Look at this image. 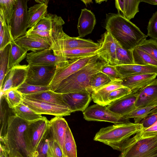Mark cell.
I'll use <instances>...</instances> for the list:
<instances>
[{
    "mask_svg": "<svg viewBox=\"0 0 157 157\" xmlns=\"http://www.w3.org/2000/svg\"><path fill=\"white\" fill-rule=\"evenodd\" d=\"M105 28L121 47L128 50H132L147 37L135 25L118 13L106 14Z\"/></svg>",
    "mask_w": 157,
    "mask_h": 157,
    "instance_id": "1",
    "label": "cell"
},
{
    "mask_svg": "<svg viewBox=\"0 0 157 157\" xmlns=\"http://www.w3.org/2000/svg\"><path fill=\"white\" fill-rule=\"evenodd\" d=\"M105 63L97 55L85 67L62 81L55 92L62 94L86 90L91 94V80Z\"/></svg>",
    "mask_w": 157,
    "mask_h": 157,
    "instance_id": "2",
    "label": "cell"
},
{
    "mask_svg": "<svg viewBox=\"0 0 157 157\" xmlns=\"http://www.w3.org/2000/svg\"><path fill=\"white\" fill-rule=\"evenodd\" d=\"M29 124V122L16 116L10 117L6 135L0 142L4 144L11 157H31L25 138Z\"/></svg>",
    "mask_w": 157,
    "mask_h": 157,
    "instance_id": "3",
    "label": "cell"
},
{
    "mask_svg": "<svg viewBox=\"0 0 157 157\" xmlns=\"http://www.w3.org/2000/svg\"><path fill=\"white\" fill-rule=\"evenodd\" d=\"M143 128L142 124L130 122L114 124L101 128L95 134L94 140L121 151L124 143L132 135Z\"/></svg>",
    "mask_w": 157,
    "mask_h": 157,
    "instance_id": "4",
    "label": "cell"
},
{
    "mask_svg": "<svg viewBox=\"0 0 157 157\" xmlns=\"http://www.w3.org/2000/svg\"><path fill=\"white\" fill-rule=\"evenodd\" d=\"M120 151L118 157H157V135L140 140L130 138Z\"/></svg>",
    "mask_w": 157,
    "mask_h": 157,
    "instance_id": "5",
    "label": "cell"
},
{
    "mask_svg": "<svg viewBox=\"0 0 157 157\" xmlns=\"http://www.w3.org/2000/svg\"><path fill=\"white\" fill-rule=\"evenodd\" d=\"M52 27L50 33L51 48L57 59L56 69L62 68L69 62L66 58L64 47V34L63 25L65 22L62 17L52 14Z\"/></svg>",
    "mask_w": 157,
    "mask_h": 157,
    "instance_id": "6",
    "label": "cell"
},
{
    "mask_svg": "<svg viewBox=\"0 0 157 157\" xmlns=\"http://www.w3.org/2000/svg\"><path fill=\"white\" fill-rule=\"evenodd\" d=\"M28 0H17L10 24L14 41L25 35L27 31Z\"/></svg>",
    "mask_w": 157,
    "mask_h": 157,
    "instance_id": "7",
    "label": "cell"
},
{
    "mask_svg": "<svg viewBox=\"0 0 157 157\" xmlns=\"http://www.w3.org/2000/svg\"><path fill=\"white\" fill-rule=\"evenodd\" d=\"M83 114L87 121L108 122L114 124L130 122L129 119L113 113L106 106L98 104L88 107Z\"/></svg>",
    "mask_w": 157,
    "mask_h": 157,
    "instance_id": "8",
    "label": "cell"
},
{
    "mask_svg": "<svg viewBox=\"0 0 157 157\" xmlns=\"http://www.w3.org/2000/svg\"><path fill=\"white\" fill-rule=\"evenodd\" d=\"M97 55L96 53L76 59L69 60V63L66 65L56 69L53 79L49 86L51 89L55 91L62 81L85 67Z\"/></svg>",
    "mask_w": 157,
    "mask_h": 157,
    "instance_id": "9",
    "label": "cell"
},
{
    "mask_svg": "<svg viewBox=\"0 0 157 157\" xmlns=\"http://www.w3.org/2000/svg\"><path fill=\"white\" fill-rule=\"evenodd\" d=\"M56 69L55 66H29L25 82L39 86H48Z\"/></svg>",
    "mask_w": 157,
    "mask_h": 157,
    "instance_id": "10",
    "label": "cell"
},
{
    "mask_svg": "<svg viewBox=\"0 0 157 157\" xmlns=\"http://www.w3.org/2000/svg\"><path fill=\"white\" fill-rule=\"evenodd\" d=\"M22 103L36 113L55 116L70 115L72 112L69 108L36 100L24 97Z\"/></svg>",
    "mask_w": 157,
    "mask_h": 157,
    "instance_id": "11",
    "label": "cell"
},
{
    "mask_svg": "<svg viewBox=\"0 0 157 157\" xmlns=\"http://www.w3.org/2000/svg\"><path fill=\"white\" fill-rule=\"evenodd\" d=\"M49 121L43 118L29 122L26 133V140L28 151L31 155L48 128Z\"/></svg>",
    "mask_w": 157,
    "mask_h": 157,
    "instance_id": "12",
    "label": "cell"
},
{
    "mask_svg": "<svg viewBox=\"0 0 157 157\" xmlns=\"http://www.w3.org/2000/svg\"><path fill=\"white\" fill-rule=\"evenodd\" d=\"M98 41L99 48L97 53L99 58L105 63L115 66L116 51L119 44L107 31Z\"/></svg>",
    "mask_w": 157,
    "mask_h": 157,
    "instance_id": "13",
    "label": "cell"
},
{
    "mask_svg": "<svg viewBox=\"0 0 157 157\" xmlns=\"http://www.w3.org/2000/svg\"><path fill=\"white\" fill-rule=\"evenodd\" d=\"M29 65H19L12 68L6 75L0 91L5 92L11 89H17L25 82Z\"/></svg>",
    "mask_w": 157,
    "mask_h": 157,
    "instance_id": "14",
    "label": "cell"
},
{
    "mask_svg": "<svg viewBox=\"0 0 157 157\" xmlns=\"http://www.w3.org/2000/svg\"><path fill=\"white\" fill-rule=\"evenodd\" d=\"M91 94L86 90L62 94L63 99L72 113L78 111L84 112L91 100Z\"/></svg>",
    "mask_w": 157,
    "mask_h": 157,
    "instance_id": "15",
    "label": "cell"
},
{
    "mask_svg": "<svg viewBox=\"0 0 157 157\" xmlns=\"http://www.w3.org/2000/svg\"><path fill=\"white\" fill-rule=\"evenodd\" d=\"M24 50L36 52L51 48V42L48 39L34 35L25 34L14 41Z\"/></svg>",
    "mask_w": 157,
    "mask_h": 157,
    "instance_id": "16",
    "label": "cell"
},
{
    "mask_svg": "<svg viewBox=\"0 0 157 157\" xmlns=\"http://www.w3.org/2000/svg\"><path fill=\"white\" fill-rule=\"evenodd\" d=\"M139 90L132 91L130 94L111 102L107 107L113 113L123 117L137 108L135 103Z\"/></svg>",
    "mask_w": 157,
    "mask_h": 157,
    "instance_id": "17",
    "label": "cell"
},
{
    "mask_svg": "<svg viewBox=\"0 0 157 157\" xmlns=\"http://www.w3.org/2000/svg\"><path fill=\"white\" fill-rule=\"evenodd\" d=\"M26 60L29 66H55L57 59L51 48L27 53Z\"/></svg>",
    "mask_w": 157,
    "mask_h": 157,
    "instance_id": "18",
    "label": "cell"
},
{
    "mask_svg": "<svg viewBox=\"0 0 157 157\" xmlns=\"http://www.w3.org/2000/svg\"><path fill=\"white\" fill-rule=\"evenodd\" d=\"M157 104V79L139 90L135 105L137 107Z\"/></svg>",
    "mask_w": 157,
    "mask_h": 157,
    "instance_id": "19",
    "label": "cell"
},
{
    "mask_svg": "<svg viewBox=\"0 0 157 157\" xmlns=\"http://www.w3.org/2000/svg\"><path fill=\"white\" fill-rule=\"evenodd\" d=\"M122 81L121 79L113 80L110 82L93 90L91 96L94 102L104 106L109 105L110 104L108 100L109 95L113 90L124 86L122 85Z\"/></svg>",
    "mask_w": 157,
    "mask_h": 157,
    "instance_id": "20",
    "label": "cell"
},
{
    "mask_svg": "<svg viewBox=\"0 0 157 157\" xmlns=\"http://www.w3.org/2000/svg\"><path fill=\"white\" fill-rule=\"evenodd\" d=\"M157 76L155 74H149L130 75L122 77V85L132 91L143 88L153 81Z\"/></svg>",
    "mask_w": 157,
    "mask_h": 157,
    "instance_id": "21",
    "label": "cell"
},
{
    "mask_svg": "<svg viewBox=\"0 0 157 157\" xmlns=\"http://www.w3.org/2000/svg\"><path fill=\"white\" fill-rule=\"evenodd\" d=\"M68 126L67 121L62 117L55 116L48 121L51 139L57 142L62 151L65 134Z\"/></svg>",
    "mask_w": 157,
    "mask_h": 157,
    "instance_id": "22",
    "label": "cell"
},
{
    "mask_svg": "<svg viewBox=\"0 0 157 157\" xmlns=\"http://www.w3.org/2000/svg\"><path fill=\"white\" fill-rule=\"evenodd\" d=\"M94 13L86 8L82 9L77 25L79 38H82L91 33L96 24Z\"/></svg>",
    "mask_w": 157,
    "mask_h": 157,
    "instance_id": "23",
    "label": "cell"
},
{
    "mask_svg": "<svg viewBox=\"0 0 157 157\" xmlns=\"http://www.w3.org/2000/svg\"><path fill=\"white\" fill-rule=\"evenodd\" d=\"M115 66L122 77L144 74H157V66L152 65H142L133 64Z\"/></svg>",
    "mask_w": 157,
    "mask_h": 157,
    "instance_id": "24",
    "label": "cell"
},
{
    "mask_svg": "<svg viewBox=\"0 0 157 157\" xmlns=\"http://www.w3.org/2000/svg\"><path fill=\"white\" fill-rule=\"evenodd\" d=\"M140 0H116L115 5L118 13L130 21L139 12Z\"/></svg>",
    "mask_w": 157,
    "mask_h": 157,
    "instance_id": "25",
    "label": "cell"
},
{
    "mask_svg": "<svg viewBox=\"0 0 157 157\" xmlns=\"http://www.w3.org/2000/svg\"><path fill=\"white\" fill-rule=\"evenodd\" d=\"M15 115L13 109L10 108L6 102L3 93L0 91V141H2L6 136L8 128L10 117Z\"/></svg>",
    "mask_w": 157,
    "mask_h": 157,
    "instance_id": "26",
    "label": "cell"
},
{
    "mask_svg": "<svg viewBox=\"0 0 157 157\" xmlns=\"http://www.w3.org/2000/svg\"><path fill=\"white\" fill-rule=\"evenodd\" d=\"M23 96L24 97L68 107L63 99L62 94L55 92L51 90Z\"/></svg>",
    "mask_w": 157,
    "mask_h": 157,
    "instance_id": "27",
    "label": "cell"
},
{
    "mask_svg": "<svg viewBox=\"0 0 157 157\" xmlns=\"http://www.w3.org/2000/svg\"><path fill=\"white\" fill-rule=\"evenodd\" d=\"M48 2L35 4L29 8L28 12V28H30L35 25L47 15Z\"/></svg>",
    "mask_w": 157,
    "mask_h": 157,
    "instance_id": "28",
    "label": "cell"
},
{
    "mask_svg": "<svg viewBox=\"0 0 157 157\" xmlns=\"http://www.w3.org/2000/svg\"><path fill=\"white\" fill-rule=\"evenodd\" d=\"M64 50L77 48L99 47L98 43L90 40L83 39L77 37L70 36L65 33L64 34Z\"/></svg>",
    "mask_w": 157,
    "mask_h": 157,
    "instance_id": "29",
    "label": "cell"
},
{
    "mask_svg": "<svg viewBox=\"0 0 157 157\" xmlns=\"http://www.w3.org/2000/svg\"><path fill=\"white\" fill-rule=\"evenodd\" d=\"M10 44L11 47L7 74L13 67L20 65V63L26 58L27 54V52L16 44L14 41H12Z\"/></svg>",
    "mask_w": 157,
    "mask_h": 157,
    "instance_id": "30",
    "label": "cell"
},
{
    "mask_svg": "<svg viewBox=\"0 0 157 157\" xmlns=\"http://www.w3.org/2000/svg\"><path fill=\"white\" fill-rule=\"evenodd\" d=\"M13 110L15 115L28 122L41 119L44 117L35 112L22 102Z\"/></svg>",
    "mask_w": 157,
    "mask_h": 157,
    "instance_id": "31",
    "label": "cell"
},
{
    "mask_svg": "<svg viewBox=\"0 0 157 157\" xmlns=\"http://www.w3.org/2000/svg\"><path fill=\"white\" fill-rule=\"evenodd\" d=\"M157 112V104L147 105L138 107L123 117L128 119L133 118L134 123H140L145 117Z\"/></svg>",
    "mask_w": 157,
    "mask_h": 157,
    "instance_id": "32",
    "label": "cell"
},
{
    "mask_svg": "<svg viewBox=\"0 0 157 157\" xmlns=\"http://www.w3.org/2000/svg\"><path fill=\"white\" fill-rule=\"evenodd\" d=\"M63 152L64 157H77L76 143L69 126L67 129L65 134Z\"/></svg>",
    "mask_w": 157,
    "mask_h": 157,
    "instance_id": "33",
    "label": "cell"
},
{
    "mask_svg": "<svg viewBox=\"0 0 157 157\" xmlns=\"http://www.w3.org/2000/svg\"><path fill=\"white\" fill-rule=\"evenodd\" d=\"M0 50L14 41L9 26L6 24L2 12L0 11Z\"/></svg>",
    "mask_w": 157,
    "mask_h": 157,
    "instance_id": "34",
    "label": "cell"
},
{
    "mask_svg": "<svg viewBox=\"0 0 157 157\" xmlns=\"http://www.w3.org/2000/svg\"><path fill=\"white\" fill-rule=\"evenodd\" d=\"M98 48L95 47L66 50L64 51V53L68 60H73L96 54Z\"/></svg>",
    "mask_w": 157,
    "mask_h": 157,
    "instance_id": "35",
    "label": "cell"
},
{
    "mask_svg": "<svg viewBox=\"0 0 157 157\" xmlns=\"http://www.w3.org/2000/svg\"><path fill=\"white\" fill-rule=\"evenodd\" d=\"M132 52L134 64L152 65L157 66V61L145 51L136 47Z\"/></svg>",
    "mask_w": 157,
    "mask_h": 157,
    "instance_id": "36",
    "label": "cell"
},
{
    "mask_svg": "<svg viewBox=\"0 0 157 157\" xmlns=\"http://www.w3.org/2000/svg\"><path fill=\"white\" fill-rule=\"evenodd\" d=\"M11 45L10 44L0 50V88L2 86L7 74Z\"/></svg>",
    "mask_w": 157,
    "mask_h": 157,
    "instance_id": "37",
    "label": "cell"
},
{
    "mask_svg": "<svg viewBox=\"0 0 157 157\" xmlns=\"http://www.w3.org/2000/svg\"><path fill=\"white\" fill-rule=\"evenodd\" d=\"M132 50H128L118 44L116 51L115 66L134 64Z\"/></svg>",
    "mask_w": 157,
    "mask_h": 157,
    "instance_id": "38",
    "label": "cell"
},
{
    "mask_svg": "<svg viewBox=\"0 0 157 157\" xmlns=\"http://www.w3.org/2000/svg\"><path fill=\"white\" fill-rule=\"evenodd\" d=\"M17 0H0V11L2 13L6 22L9 26Z\"/></svg>",
    "mask_w": 157,
    "mask_h": 157,
    "instance_id": "39",
    "label": "cell"
},
{
    "mask_svg": "<svg viewBox=\"0 0 157 157\" xmlns=\"http://www.w3.org/2000/svg\"><path fill=\"white\" fill-rule=\"evenodd\" d=\"M50 138L48 128L31 156L34 155L42 157H49V143Z\"/></svg>",
    "mask_w": 157,
    "mask_h": 157,
    "instance_id": "40",
    "label": "cell"
},
{
    "mask_svg": "<svg viewBox=\"0 0 157 157\" xmlns=\"http://www.w3.org/2000/svg\"><path fill=\"white\" fill-rule=\"evenodd\" d=\"M3 93L5 100L10 108L13 109L22 102L24 98L17 89H10Z\"/></svg>",
    "mask_w": 157,
    "mask_h": 157,
    "instance_id": "41",
    "label": "cell"
},
{
    "mask_svg": "<svg viewBox=\"0 0 157 157\" xmlns=\"http://www.w3.org/2000/svg\"><path fill=\"white\" fill-rule=\"evenodd\" d=\"M106 75L99 72L96 74L92 78L90 82V88L92 92L112 81Z\"/></svg>",
    "mask_w": 157,
    "mask_h": 157,
    "instance_id": "42",
    "label": "cell"
},
{
    "mask_svg": "<svg viewBox=\"0 0 157 157\" xmlns=\"http://www.w3.org/2000/svg\"><path fill=\"white\" fill-rule=\"evenodd\" d=\"M23 95H29L51 90L49 86H39L24 82L17 89Z\"/></svg>",
    "mask_w": 157,
    "mask_h": 157,
    "instance_id": "43",
    "label": "cell"
},
{
    "mask_svg": "<svg viewBox=\"0 0 157 157\" xmlns=\"http://www.w3.org/2000/svg\"><path fill=\"white\" fill-rule=\"evenodd\" d=\"M137 47L148 53L157 61V41L151 38L146 39Z\"/></svg>",
    "mask_w": 157,
    "mask_h": 157,
    "instance_id": "44",
    "label": "cell"
},
{
    "mask_svg": "<svg viewBox=\"0 0 157 157\" xmlns=\"http://www.w3.org/2000/svg\"><path fill=\"white\" fill-rule=\"evenodd\" d=\"M52 27V14H48L36 25L29 29L31 30L51 32Z\"/></svg>",
    "mask_w": 157,
    "mask_h": 157,
    "instance_id": "45",
    "label": "cell"
},
{
    "mask_svg": "<svg viewBox=\"0 0 157 157\" xmlns=\"http://www.w3.org/2000/svg\"><path fill=\"white\" fill-rule=\"evenodd\" d=\"M100 72L107 75L113 80L121 79L122 76L117 69L115 66L104 63L101 66Z\"/></svg>",
    "mask_w": 157,
    "mask_h": 157,
    "instance_id": "46",
    "label": "cell"
},
{
    "mask_svg": "<svg viewBox=\"0 0 157 157\" xmlns=\"http://www.w3.org/2000/svg\"><path fill=\"white\" fill-rule=\"evenodd\" d=\"M157 135V121L151 126L143 128L134 136L137 140H140L155 136Z\"/></svg>",
    "mask_w": 157,
    "mask_h": 157,
    "instance_id": "47",
    "label": "cell"
},
{
    "mask_svg": "<svg viewBox=\"0 0 157 157\" xmlns=\"http://www.w3.org/2000/svg\"><path fill=\"white\" fill-rule=\"evenodd\" d=\"M147 36L157 41V11L150 19L147 28Z\"/></svg>",
    "mask_w": 157,
    "mask_h": 157,
    "instance_id": "48",
    "label": "cell"
},
{
    "mask_svg": "<svg viewBox=\"0 0 157 157\" xmlns=\"http://www.w3.org/2000/svg\"><path fill=\"white\" fill-rule=\"evenodd\" d=\"M131 92V90L124 86L116 89L112 92L109 95L108 97L109 102L110 104L111 102L130 94Z\"/></svg>",
    "mask_w": 157,
    "mask_h": 157,
    "instance_id": "49",
    "label": "cell"
},
{
    "mask_svg": "<svg viewBox=\"0 0 157 157\" xmlns=\"http://www.w3.org/2000/svg\"><path fill=\"white\" fill-rule=\"evenodd\" d=\"M49 157H64L62 150L59 144L51 138L49 143Z\"/></svg>",
    "mask_w": 157,
    "mask_h": 157,
    "instance_id": "50",
    "label": "cell"
},
{
    "mask_svg": "<svg viewBox=\"0 0 157 157\" xmlns=\"http://www.w3.org/2000/svg\"><path fill=\"white\" fill-rule=\"evenodd\" d=\"M157 121V112L150 114L143 118L140 123L143 128H148Z\"/></svg>",
    "mask_w": 157,
    "mask_h": 157,
    "instance_id": "51",
    "label": "cell"
},
{
    "mask_svg": "<svg viewBox=\"0 0 157 157\" xmlns=\"http://www.w3.org/2000/svg\"><path fill=\"white\" fill-rule=\"evenodd\" d=\"M50 32L31 30L29 29L27 31L25 34L34 35L45 38L51 41L50 38Z\"/></svg>",
    "mask_w": 157,
    "mask_h": 157,
    "instance_id": "52",
    "label": "cell"
},
{
    "mask_svg": "<svg viewBox=\"0 0 157 157\" xmlns=\"http://www.w3.org/2000/svg\"><path fill=\"white\" fill-rule=\"evenodd\" d=\"M0 157H11L4 144L0 142Z\"/></svg>",
    "mask_w": 157,
    "mask_h": 157,
    "instance_id": "53",
    "label": "cell"
},
{
    "mask_svg": "<svg viewBox=\"0 0 157 157\" xmlns=\"http://www.w3.org/2000/svg\"><path fill=\"white\" fill-rule=\"evenodd\" d=\"M141 2H144L150 4L157 5V0H140Z\"/></svg>",
    "mask_w": 157,
    "mask_h": 157,
    "instance_id": "54",
    "label": "cell"
},
{
    "mask_svg": "<svg viewBox=\"0 0 157 157\" xmlns=\"http://www.w3.org/2000/svg\"><path fill=\"white\" fill-rule=\"evenodd\" d=\"M81 1L83 2L85 5L86 6L87 5L90 4L91 3H93V1L92 0H81Z\"/></svg>",
    "mask_w": 157,
    "mask_h": 157,
    "instance_id": "55",
    "label": "cell"
},
{
    "mask_svg": "<svg viewBox=\"0 0 157 157\" xmlns=\"http://www.w3.org/2000/svg\"><path fill=\"white\" fill-rule=\"evenodd\" d=\"M35 1L37 3H46L49 2L48 0H35Z\"/></svg>",
    "mask_w": 157,
    "mask_h": 157,
    "instance_id": "56",
    "label": "cell"
},
{
    "mask_svg": "<svg viewBox=\"0 0 157 157\" xmlns=\"http://www.w3.org/2000/svg\"><path fill=\"white\" fill-rule=\"evenodd\" d=\"M96 2L98 4H100L101 3L103 2L104 1H106L105 0H95Z\"/></svg>",
    "mask_w": 157,
    "mask_h": 157,
    "instance_id": "57",
    "label": "cell"
},
{
    "mask_svg": "<svg viewBox=\"0 0 157 157\" xmlns=\"http://www.w3.org/2000/svg\"><path fill=\"white\" fill-rule=\"evenodd\" d=\"M31 157H41V156H37V155H32Z\"/></svg>",
    "mask_w": 157,
    "mask_h": 157,
    "instance_id": "58",
    "label": "cell"
}]
</instances>
